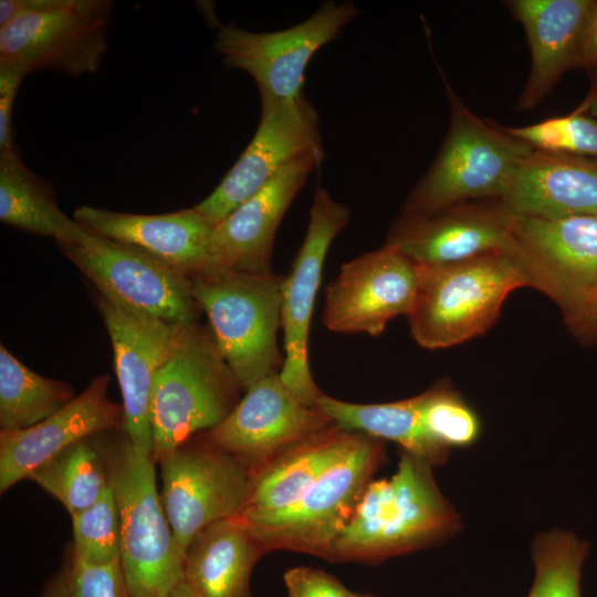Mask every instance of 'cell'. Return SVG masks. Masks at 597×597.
Returning a JSON list of instances; mask_svg holds the SVG:
<instances>
[{
	"mask_svg": "<svg viewBox=\"0 0 597 597\" xmlns=\"http://www.w3.org/2000/svg\"><path fill=\"white\" fill-rule=\"evenodd\" d=\"M97 308L111 338L123 397L124 433L138 450L153 452L150 399L156 375L191 326L132 311L97 293Z\"/></svg>",
	"mask_w": 597,
	"mask_h": 597,
	"instance_id": "obj_15",
	"label": "cell"
},
{
	"mask_svg": "<svg viewBox=\"0 0 597 597\" xmlns=\"http://www.w3.org/2000/svg\"><path fill=\"white\" fill-rule=\"evenodd\" d=\"M0 220L59 245L75 243L85 232L60 209L52 184L27 167L15 144L0 150Z\"/></svg>",
	"mask_w": 597,
	"mask_h": 597,
	"instance_id": "obj_26",
	"label": "cell"
},
{
	"mask_svg": "<svg viewBox=\"0 0 597 597\" xmlns=\"http://www.w3.org/2000/svg\"><path fill=\"white\" fill-rule=\"evenodd\" d=\"M95 436L61 450L28 475L71 515L94 504L109 486L107 465Z\"/></svg>",
	"mask_w": 597,
	"mask_h": 597,
	"instance_id": "obj_28",
	"label": "cell"
},
{
	"mask_svg": "<svg viewBox=\"0 0 597 597\" xmlns=\"http://www.w3.org/2000/svg\"><path fill=\"white\" fill-rule=\"evenodd\" d=\"M431 463L402 452L389 479L370 481L333 545L331 561L377 562L428 546L459 527Z\"/></svg>",
	"mask_w": 597,
	"mask_h": 597,
	"instance_id": "obj_1",
	"label": "cell"
},
{
	"mask_svg": "<svg viewBox=\"0 0 597 597\" xmlns=\"http://www.w3.org/2000/svg\"><path fill=\"white\" fill-rule=\"evenodd\" d=\"M260 122L251 142L217 188L195 206L214 226L286 165L312 155L324 156L318 114L303 94L280 100L260 93Z\"/></svg>",
	"mask_w": 597,
	"mask_h": 597,
	"instance_id": "obj_11",
	"label": "cell"
},
{
	"mask_svg": "<svg viewBox=\"0 0 597 597\" xmlns=\"http://www.w3.org/2000/svg\"><path fill=\"white\" fill-rule=\"evenodd\" d=\"M441 75L450 105L449 128L400 216H426L472 199L500 200L521 161L534 149L503 126L472 113Z\"/></svg>",
	"mask_w": 597,
	"mask_h": 597,
	"instance_id": "obj_3",
	"label": "cell"
},
{
	"mask_svg": "<svg viewBox=\"0 0 597 597\" xmlns=\"http://www.w3.org/2000/svg\"><path fill=\"white\" fill-rule=\"evenodd\" d=\"M358 13L352 1H329L305 21L280 31L251 32L231 23L218 30L213 49L226 67L249 73L260 93L292 100L302 95L311 59Z\"/></svg>",
	"mask_w": 597,
	"mask_h": 597,
	"instance_id": "obj_10",
	"label": "cell"
},
{
	"mask_svg": "<svg viewBox=\"0 0 597 597\" xmlns=\"http://www.w3.org/2000/svg\"><path fill=\"white\" fill-rule=\"evenodd\" d=\"M595 76L593 78L590 90L583 102L573 111L579 114H586L597 118V67L594 69Z\"/></svg>",
	"mask_w": 597,
	"mask_h": 597,
	"instance_id": "obj_39",
	"label": "cell"
},
{
	"mask_svg": "<svg viewBox=\"0 0 597 597\" xmlns=\"http://www.w3.org/2000/svg\"><path fill=\"white\" fill-rule=\"evenodd\" d=\"M534 149L597 158V118L572 112L522 127H504Z\"/></svg>",
	"mask_w": 597,
	"mask_h": 597,
	"instance_id": "obj_33",
	"label": "cell"
},
{
	"mask_svg": "<svg viewBox=\"0 0 597 597\" xmlns=\"http://www.w3.org/2000/svg\"><path fill=\"white\" fill-rule=\"evenodd\" d=\"M73 219L85 229L135 247L188 276L208 268L214 224L195 207L139 214L81 206L74 210Z\"/></svg>",
	"mask_w": 597,
	"mask_h": 597,
	"instance_id": "obj_21",
	"label": "cell"
},
{
	"mask_svg": "<svg viewBox=\"0 0 597 597\" xmlns=\"http://www.w3.org/2000/svg\"><path fill=\"white\" fill-rule=\"evenodd\" d=\"M324 156L312 155L282 168L263 188L214 226L208 268L270 273L276 230L295 196Z\"/></svg>",
	"mask_w": 597,
	"mask_h": 597,
	"instance_id": "obj_19",
	"label": "cell"
},
{
	"mask_svg": "<svg viewBox=\"0 0 597 597\" xmlns=\"http://www.w3.org/2000/svg\"><path fill=\"white\" fill-rule=\"evenodd\" d=\"M59 247L105 297L168 323L198 325L201 310L187 274L135 247L87 229L77 242Z\"/></svg>",
	"mask_w": 597,
	"mask_h": 597,
	"instance_id": "obj_9",
	"label": "cell"
},
{
	"mask_svg": "<svg viewBox=\"0 0 597 597\" xmlns=\"http://www.w3.org/2000/svg\"><path fill=\"white\" fill-rule=\"evenodd\" d=\"M569 331L584 343L597 342V292L563 312Z\"/></svg>",
	"mask_w": 597,
	"mask_h": 597,
	"instance_id": "obj_37",
	"label": "cell"
},
{
	"mask_svg": "<svg viewBox=\"0 0 597 597\" xmlns=\"http://www.w3.org/2000/svg\"><path fill=\"white\" fill-rule=\"evenodd\" d=\"M512 214L563 218L597 213V158L533 149L499 200Z\"/></svg>",
	"mask_w": 597,
	"mask_h": 597,
	"instance_id": "obj_23",
	"label": "cell"
},
{
	"mask_svg": "<svg viewBox=\"0 0 597 597\" xmlns=\"http://www.w3.org/2000/svg\"><path fill=\"white\" fill-rule=\"evenodd\" d=\"M71 517L73 544L70 549L78 559L98 566L121 559L119 511L111 484L94 504Z\"/></svg>",
	"mask_w": 597,
	"mask_h": 597,
	"instance_id": "obj_31",
	"label": "cell"
},
{
	"mask_svg": "<svg viewBox=\"0 0 597 597\" xmlns=\"http://www.w3.org/2000/svg\"><path fill=\"white\" fill-rule=\"evenodd\" d=\"M512 216L532 287L552 297L563 312L597 292V213Z\"/></svg>",
	"mask_w": 597,
	"mask_h": 597,
	"instance_id": "obj_18",
	"label": "cell"
},
{
	"mask_svg": "<svg viewBox=\"0 0 597 597\" xmlns=\"http://www.w3.org/2000/svg\"><path fill=\"white\" fill-rule=\"evenodd\" d=\"M532 286L524 260L490 253L443 266H421L407 315L413 339L428 349L447 348L486 332L506 296Z\"/></svg>",
	"mask_w": 597,
	"mask_h": 597,
	"instance_id": "obj_4",
	"label": "cell"
},
{
	"mask_svg": "<svg viewBox=\"0 0 597 597\" xmlns=\"http://www.w3.org/2000/svg\"><path fill=\"white\" fill-rule=\"evenodd\" d=\"M420 397L422 422L434 442L449 450L470 446L478 439V416L450 386L437 385Z\"/></svg>",
	"mask_w": 597,
	"mask_h": 597,
	"instance_id": "obj_32",
	"label": "cell"
},
{
	"mask_svg": "<svg viewBox=\"0 0 597 597\" xmlns=\"http://www.w3.org/2000/svg\"><path fill=\"white\" fill-rule=\"evenodd\" d=\"M109 0H1L0 64L95 74L107 51Z\"/></svg>",
	"mask_w": 597,
	"mask_h": 597,
	"instance_id": "obj_6",
	"label": "cell"
},
{
	"mask_svg": "<svg viewBox=\"0 0 597 597\" xmlns=\"http://www.w3.org/2000/svg\"><path fill=\"white\" fill-rule=\"evenodd\" d=\"M264 553L239 517L214 522L188 545L182 582L197 597H251L250 576Z\"/></svg>",
	"mask_w": 597,
	"mask_h": 597,
	"instance_id": "obj_24",
	"label": "cell"
},
{
	"mask_svg": "<svg viewBox=\"0 0 597 597\" xmlns=\"http://www.w3.org/2000/svg\"><path fill=\"white\" fill-rule=\"evenodd\" d=\"M289 597H354L337 578L321 569L294 567L284 574Z\"/></svg>",
	"mask_w": 597,
	"mask_h": 597,
	"instance_id": "obj_35",
	"label": "cell"
},
{
	"mask_svg": "<svg viewBox=\"0 0 597 597\" xmlns=\"http://www.w3.org/2000/svg\"><path fill=\"white\" fill-rule=\"evenodd\" d=\"M190 280L193 298L241 389L280 373L282 276L207 268Z\"/></svg>",
	"mask_w": 597,
	"mask_h": 597,
	"instance_id": "obj_5",
	"label": "cell"
},
{
	"mask_svg": "<svg viewBox=\"0 0 597 597\" xmlns=\"http://www.w3.org/2000/svg\"><path fill=\"white\" fill-rule=\"evenodd\" d=\"M350 219L348 207L318 187L302 245L281 283V322L285 357L280 377L301 401L315 407L323 394L308 364V333L316 292L331 243Z\"/></svg>",
	"mask_w": 597,
	"mask_h": 597,
	"instance_id": "obj_13",
	"label": "cell"
},
{
	"mask_svg": "<svg viewBox=\"0 0 597 597\" xmlns=\"http://www.w3.org/2000/svg\"><path fill=\"white\" fill-rule=\"evenodd\" d=\"M576 67L588 71L597 67V0H595L583 33Z\"/></svg>",
	"mask_w": 597,
	"mask_h": 597,
	"instance_id": "obj_38",
	"label": "cell"
},
{
	"mask_svg": "<svg viewBox=\"0 0 597 597\" xmlns=\"http://www.w3.org/2000/svg\"><path fill=\"white\" fill-rule=\"evenodd\" d=\"M103 374L70 404L35 426L0 431V492L4 493L69 446L107 431L124 430L123 405L107 397Z\"/></svg>",
	"mask_w": 597,
	"mask_h": 597,
	"instance_id": "obj_20",
	"label": "cell"
},
{
	"mask_svg": "<svg viewBox=\"0 0 597 597\" xmlns=\"http://www.w3.org/2000/svg\"><path fill=\"white\" fill-rule=\"evenodd\" d=\"M39 597H124L121 559L108 565H91L69 548L65 562Z\"/></svg>",
	"mask_w": 597,
	"mask_h": 597,
	"instance_id": "obj_34",
	"label": "cell"
},
{
	"mask_svg": "<svg viewBox=\"0 0 597 597\" xmlns=\"http://www.w3.org/2000/svg\"><path fill=\"white\" fill-rule=\"evenodd\" d=\"M524 28L531 69L516 111L532 109L562 75L576 67L583 33L595 0H513L506 2Z\"/></svg>",
	"mask_w": 597,
	"mask_h": 597,
	"instance_id": "obj_22",
	"label": "cell"
},
{
	"mask_svg": "<svg viewBox=\"0 0 597 597\" xmlns=\"http://www.w3.org/2000/svg\"><path fill=\"white\" fill-rule=\"evenodd\" d=\"M421 266H443L490 253L523 259L513 230V216L495 203H460L430 214L400 216L386 243Z\"/></svg>",
	"mask_w": 597,
	"mask_h": 597,
	"instance_id": "obj_17",
	"label": "cell"
},
{
	"mask_svg": "<svg viewBox=\"0 0 597 597\" xmlns=\"http://www.w3.org/2000/svg\"><path fill=\"white\" fill-rule=\"evenodd\" d=\"M119 511L124 597H163L182 580L178 548L156 485L151 453L96 438Z\"/></svg>",
	"mask_w": 597,
	"mask_h": 597,
	"instance_id": "obj_2",
	"label": "cell"
},
{
	"mask_svg": "<svg viewBox=\"0 0 597 597\" xmlns=\"http://www.w3.org/2000/svg\"><path fill=\"white\" fill-rule=\"evenodd\" d=\"M421 265L385 244L345 263L327 285L323 321L335 333L380 335L387 323L408 315Z\"/></svg>",
	"mask_w": 597,
	"mask_h": 597,
	"instance_id": "obj_16",
	"label": "cell"
},
{
	"mask_svg": "<svg viewBox=\"0 0 597 597\" xmlns=\"http://www.w3.org/2000/svg\"><path fill=\"white\" fill-rule=\"evenodd\" d=\"M76 396L70 384L32 371L0 345V428L25 429L60 411Z\"/></svg>",
	"mask_w": 597,
	"mask_h": 597,
	"instance_id": "obj_29",
	"label": "cell"
},
{
	"mask_svg": "<svg viewBox=\"0 0 597 597\" xmlns=\"http://www.w3.org/2000/svg\"><path fill=\"white\" fill-rule=\"evenodd\" d=\"M333 425L316 406L295 397L277 373L247 389L228 417L202 432L200 440L233 455L252 472Z\"/></svg>",
	"mask_w": 597,
	"mask_h": 597,
	"instance_id": "obj_14",
	"label": "cell"
},
{
	"mask_svg": "<svg viewBox=\"0 0 597 597\" xmlns=\"http://www.w3.org/2000/svg\"><path fill=\"white\" fill-rule=\"evenodd\" d=\"M349 432L333 425L250 472L249 495L237 516L247 520L291 506L339 453Z\"/></svg>",
	"mask_w": 597,
	"mask_h": 597,
	"instance_id": "obj_25",
	"label": "cell"
},
{
	"mask_svg": "<svg viewBox=\"0 0 597 597\" xmlns=\"http://www.w3.org/2000/svg\"><path fill=\"white\" fill-rule=\"evenodd\" d=\"M354 597H374L373 595H369V594H358V593H354Z\"/></svg>",
	"mask_w": 597,
	"mask_h": 597,
	"instance_id": "obj_41",
	"label": "cell"
},
{
	"mask_svg": "<svg viewBox=\"0 0 597 597\" xmlns=\"http://www.w3.org/2000/svg\"><path fill=\"white\" fill-rule=\"evenodd\" d=\"M315 406L341 429L396 442L404 452L431 464L448 455L449 450L426 431L420 395L386 404H354L322 394Z\"/></svg>",
	"mask_w": 597,
	"mask_h": 597,
	"instance_id": "obj_27",
	"label": "cell"
},
{
	"mask_svg": "<svg viewBox=\"0 0 597 597\" xmlns=\"http://www.w3.org/2000/svg\"><path fill=\"white\" fill-rule=\"evenodd\" d=\"M159 464L163 505L185 556L200 531L241 512L249 495L251 473L237 458L201 440L185 442Z\"/></svg>",
	"mask_w": 597,
	"mask_h": 597,
	"instance_id": "obj_12",
	"label": "cell"
},
{
	"mask_svg": "<svg viewBox=\"0 0 597 597\" xmlns=\"http://www.w3.org/2000/svg\"><path fill=\"white\" fill-rule=\"evenodd\" d=\"M589 545L573 532L553 530L533 544L535 579L527 597H580L583 564Z\"/></svg>",
	"mask_w": 597,
	"mask_h": 597,
	"instance_id": "obj_30",
	"label": "cell"
},
{
	"mask_svg": "<svg viewBox=\"0 0 597 597\" xmlns=\"http://www.w3.org/2000/svg\"><path fill=\"white\" fill-rule=\"evenodd\" d=\"M241 387L214 338L199 324L156 375L150 399L153 459L221 423L239 402Z\"/></svg>",
	"mask_w": 597,
	"mask_h": 597,
	"instance_id": "obj_7",
	"label": "cell"
},
{
	"mask_svg": "<svg viewBox=\"0 0 597 597\" xmlns=\"http://www.w3.org/2000/svg\"><path fill=\"white\" fill-rule=\"evenodd\" d=\"M25 74L9 65L0 64V150L12 145V111L14 100Z\"/></svg>",
	"mask_w": 597,
	"mask_h": 597,
	"instance_id": "obj_36",
	"label": "cell"
},
{
	"mask_svg": "<svg viewBox=\"0 0 597 597\" xmlns=\"http://www.w3.org/2000/svg\"><path fill=\"white\" fill-rule=\"evenodd\" d=\"M163 597H197L191 589L181 580L168 594Z\"/></svg>",
	"mask_w": 597,
	"mask_h": 597,
	"instance_id": "obj_40",
	"label": "cell"
},
{
	"mask_svg": "<svg viewBox=\"0 0 597 597\" xmlns=\"http://www.w3.org/2000/svg\"><path fill=\"white\" fill-rule=\"evenodd\" d=\"M380 441L350 431L339 453L295 503L273 514L239 519L265 552L289 549L329 559L383 459Z\"/></svg>",
	"mask_w": 597,
	"mask_h": 597,
	"instance_id": "obj_8",
	"label": "cell"
}]
</instances>
